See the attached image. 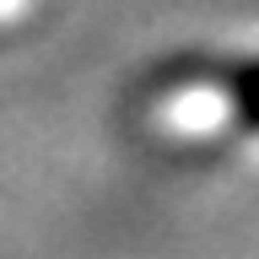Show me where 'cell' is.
I'll list each match as a JSON object with an SVG mask.
<instances>
[{
  "label": "cell",
  "instance_id": "obj_1",
  "mask_svg": "<svg viewBox=\"0 0 259 259\" xmlns=\"http://www.w3.org/2000/svg\"><path fill=\"white\" fill-rule=\"evenodd\" d=\"M222 92H227V103H232V113H238V124L259 130V60L232 65L222 76Z\"/></svg>",
  "mask_w": 259,
  "mask_h": 259
}]
</instances>
